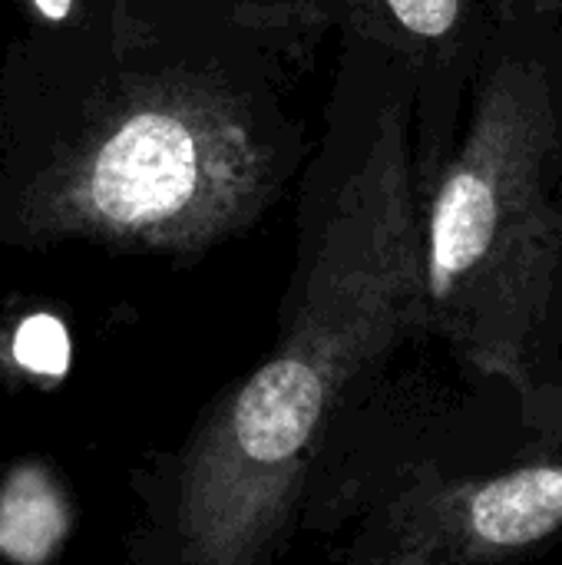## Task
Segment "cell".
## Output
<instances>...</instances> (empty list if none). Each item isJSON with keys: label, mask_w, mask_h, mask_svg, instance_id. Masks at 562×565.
<instances>
[{"label": "cell", "mask_w": 562, "mask_h": 565, "mask_svg": "<svg viewBox=\"0 0 562 565\" xmlns=\"http://www.w3.org/2000/svg\"><path fill=\"white\" fill-rule=\"evenodd\" d=\"M335 0H99L0 60V245L195 262L298 185Z\"/></svg>", "instance_id": "6da1fadb"}, {"label": "cell", "mask_w": 562, "mask_h": 565, "mask_svg": "<svg viewBox=\"0 0 562 565\" xmlns=\"http://www.w3.org/2000/svg\"><path fill=\"white\" fill-rule=\"evenodd\" d=\"M427 334L530 397L562 338V7L494 0L464 132L424 195Z\"/></svg>", "instance_id": "7a4b0ae2"}, {"label": "cell", "mask_w": 562, "mask_h": 565, "mask_svg": "<svg viewBox=\"0 0 562 565\" xmlns=\"http://www.w3.org/2000/svg\"><path fill=\"white\" fill-rule=\"evenodd\" d=\"M560 530L562 463H537L401 493L344 565H510Z\"/></svg>", "instance_id": "3957f363"}, {"label": "cell", "mask_w": 562, "mask_h": 565, "mask_svg": "<svg viewBox=\"0 0 562 565\" xmlns=\"http://www.w3.org/2000/svg\"><path fill=\"white\" fill-rule=\"evenodd\" d=\"M341 23L397 50L417 86V175L427 195L467 119L494 26V0H344Z\"/></svg>", "instance_id": "277c9868"}, {"label": "cell", "mask_w": 562, "mask_h": 565, "mask_svg": "<svg viewBox=\"0 0 562 565\" xmlns=\"http://www.w3.org/2000/svg\"><path fill=\"white\" fill-rule=\"evenodd\" d=\"M73 533L70 490L46 460H23L0 483V559L46 565Z\"/></svg>", "instance_id": "5b68a950"}, {"label": "cell", "mask_w": 562, "mask_h": 565, "mask_svg": "<svg viewBox=\"0 0 562 565\" xmlns=\"http://www.w3.org/2000/svg\"><path fill=\"white\" fill-rule=\"evenodd\" d=\"M0 367L30 384L63 381L70 371V334L63 321L53 315H23L0 344Z\"/></svg>", "instance_id": "8992f818"}, {"label": "cell", "mask_w": 562, "mask_h": 565, "mask_svg": "<svg viewBox=\"0 0 562 565\" xmlns=\"http://www.w3.org/2000/svg\"><path fill=\"white\" fill-rule=\"evenodd\" d=\"M30 7V26H66L86 17L99 0H23Z\"/></svg>", "instance_id": "52a82bcc"}, {"label": "cell", "mask_w": 562, "mask_h": 565, "mask_svg": "<svg viewBox=\"0 0 562 565\" xmlns=\"http://www.w3.org/2000/svg\"><path fill=\"white\" fill-rule=\"evenodd\" d=\"M335 7H338V13H341V7H344V0H335Z\"/></svg>", "instance_id": "ba28073f"}, {"label": "cell", "mask_w": 562, "mask_h": 565, "mask_svg": "<svg viewBox=\"0 0 562 565\" xmlns=\"http://www.w3.org/2000/svg\"><path fill=\"white\" fill-rule=\"evenodd\" d=\"M556 3H560V7H562V0H556Z\"/></svg>", "instance_id": "9c48e42d"}, {"label": "cell", "mask_w": 562, "mask_h": 565, "mask_svg": "<svg viewBox=\"0 0 562 565\" xmlns=\"http://www.w3.org/2000/svg\"><path fill=\"white\" fill-rule=\"evenodd\" d=\"M0 463H3V460H0Z\"/></svg>", "instance_id": "30bf717a"}]
</instances>
